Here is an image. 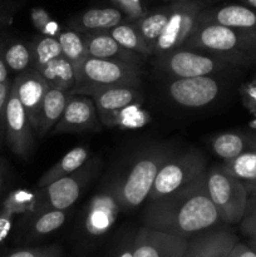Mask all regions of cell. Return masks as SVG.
Segmentation results:
<instances>
[{
	"mask_svg": "<svg viewBox=\"0 0 256 257\" xmlns=\"http://www.w3.org/2000/svg\"><path fill=\"white\" fill-rule=\"evenodd\" d=\"M170 157V148L156 147L136 161L127 176L112 188L120 210H135L147 200L161 167Z\"/></svg>",
	"mask_w": 256,
	"mask_h": 257,
	"instance_id": "obj_3",
	"label": "cell"
},
{
	"mask_svg": "<svg viewBox=\"0 0 256 257\" xmlns=\"http://www.w3.org/2000/svg\"><path fill=\"white\" fill-rule=\"evenodd\" d=\"M4 58L9 70L18 74L32 68L33 55L29 44L14 42L9 45H5Z\"/></svg>",
	"mask_w": 256,
	"mask_h": 257,
	"instance_id": "obj_28",
	"label": "cell"
},
{
	"mask_svg": "<svg viewBox=\"0 0 256 257\" xmlns=\"http://www.w3.org/2000/svg\"><path fill=\"white\" fill-rule=\"evenodd\" d=\"M138 87L135 85H75L68 94L88 95L94 102L100 120L108 127L115 124L120 112L138 100Z\"/></svg>",
	"mask_w": 256,
	"mask_h": 257,
	"instance_id": "obj_7",
	"label": "cell"
},
{
	"mask_svg": "<svg viewBox=\"0 0 256 257\" xmlns=\"http://www.w3.org/2000/svg\"><path fill=\"white\" fill-rule=\"evenodd\" d=\"M4 48H5L4 39L0 38V83L9 80V68H8L7 63H5Z\"/></svg>",
	"mask_w": 256,
	"mask_h": 257,
	"instance_id": "obj_40",
	"label": "cell"
},
{
	"mask_svg": "<svg viewBox=\"0 0 256 257\" xmlns=\"http://www.w3.org/2000/svg\"><path fill=\"white\" fill-rule=\"evenodd\" d=\"M90 173L92 165H83L75 172L40 188L34 200V212L39 215L45 211H65L72 207L90 178Z\"/></svg>",
	"mask_w": 256,
	"mask_h": 257,
	"instance_id": "obj_8",
	"label": "cell"
},
{
	"mask_svg": "<svg viewBox=\"0 0 256 257\" xmlns=\"http://www.w3.org/2000/svg\"><path fill=\"white\" fill-rule=\"evenodd\" d=\"M206 185L208 196L217 208L222 223H240L248 198L242 181L226 172L222 167H213L206 173Z\"/></svg>",
	"mask_w": 256,
	"mask_h": 257,
	"instance_id": "obj_4",
	"label": "cell"
},
{
	"mask_svg": "<svg viewBox=\"0 0 256 257\" xmlns=\"http://www.w3.org/2000/svg\"><path fill=\"white\" fill-rule=\"evenodd\" d=\"M110 35L119 43L122 47L132 50V52L138 53L143 57L148 58L151 54H153L152 49L147 45L145 39L141 35L140 30L137 29L136 24L133 22L131 23H120L115 25L110 30H108Z\"/></svg>",
	"mask_w": 256,
	"mask_h": 257,
	"instance_id": "obj_24",
	"label": "cell"
},
{
	"mask_svg": "<svg viewBox=\"0 0 256 257\" xmlns=\"http://www.w3.org/2000/svg\"><path fill=\"white\" fill-rule=\"evenodd\" d=\"M170 12L171 5L170 7L162 8L160 10H156L153 13H150V14L147 13L143 18L133 22L136 27H137V29L140 30L145 42L152 49V52L155 49L156 42L160 38L163 28L166 27V23H167L168 17H170Z\"/></svg>",
	"mask_w": 256,
	"mask_h": 257,
	"instance_id": "obj_25",
	"label": "cell"
},
{
	"mask_svg": "<svg viewBox=\"0 0 256 257\" xmlns=\"http://www.w3.org/2000/svg\"><path fill=\"white\" fill-rule=\"evenodd\" d=\"M171 99L187 108H201L216 99L220 84L210 75L193 78H177L167 85Z\"/></svg>",
	"mask_w": 256,
	"mask_h": 257,
	"instance_id": "obj_13",
	"label": "cell"
},
{
	"mask_svg": "<svg viewBox=\"0 0 256 257\" xmlns=\"http://www.w3.org/2000/svg\"><path fill=\"white\" fill-rule=\"evenodd\" d=\"M241 231L248 238H256V196L248 195L245 215L240 222Z\"/></svg>",
	"mask_w": 256,
	"mask_h": 257,
	"instance_id": "obj_31",
	"label": "cell"
},
{
	"mask_svg": "<svg viewBox=\"0 0 256 257\" xmlns=\"http://www.w3.org/2000/svg\"><path fill=\"white\" fill-rule=\"evenodd\" d=\"M68 93L65 90L58 89V88L49 87L45 92L43 98L42 109H40L39 125H38L37 137L44 138L52 128L57 124L58 120L62 117L64 112L65 104H67Z\"/></svg>",
	"mask_w": 256,
	"mask_h": 257,
	"instance_id": "obj_20",
	"label": "cell"
},
{
	"mask_svg": "<svg viewBox=\"0 0 256 257\" xmlns=\"http://www.w3.org/2000/svg\"><path fill=\"white\" fill-rule=\"evenodd\" d=\"M206 171V160L196 151L176 157L171 156L163 163L156 177L152 190L148 195V202L177 192L178 190L197 180Z\"/></svg>",
	"mask_w": 256,
	"mask_h": 257,
	"instance_id": "obj_5",
	"label": "cell"
},
{
	"mask_svg": "<svg viewBox=\"0 0 256 257\" xmlns=\"http://www.w3.org/2000/svg\"><path fill=\"white\" fill-rule=\"evenodd\" d=\"M12 83L10 79L0 83V148L5 142V114H7V104L12 89Z\"/></svg>",
	"mask_w": 256,
	"mask_h": 257,
	"instance_id": "obj_34",
	"label": "cell"
},
{
	"mask_svg": "<svg viewBox=\"0 0 256 257\" xmlns=\"http://www.w3.org/2000/svg\"><path fill=\"white\" fill-rule=\"evenodd\" d=\"M38 72L47 80L49 87L65 90L67 93H69L77 83L74 65L64 57L55 58Z\"/></svg>",
	"mask_w": 256,
	"mask_h": 257,
	"instance_id": "obj_23",
	"label": "cell"
},
{
	"mask_svg": "<svg viewBox=\"0 0 256 257\" xmlns=\"http://www.w3.org/2000/svg\"><path fill=\"white\" fill-rule=\"evenodd\" d=\"M124 14L117 8H93L77 15L69 22V27L79 33L108 32L124 22Z\"/></svg>",
	"mask_w": 256,
	"mask_h": 257,
	"instance_id": "obj_19",
	"label": "cell"
},
{
	"mask_svg": "<svg viewBox=\"0 0 256 257\" xmlns=\"http://www.w3.org/2000/svg\"><path fill=\"white\" fill-rule=\"evenodd\" d=\"M58 40L62 47L63 57L69 60L77 69L80 63L88 57L83 33L77 30H65L59 33Z\"/></svg>",
	"mask_w": 256,
	"mask_h": 257,
	"instance_id": "obj_27",
	"label": "cell"
},
{
	"mask_svg": "<svg viewBox=\"0 0 256 257\" xmlns=\"http://www.w3.org/2000/svg\"><path fill=\"white\" fill-rule=\"evenodd\" d=\"M13 85L17 89L18 98L37 135L43 98L49 88V84L38 70L30 68L25 72L19 73L13 80Z\"/></svg>",
	"mask_w": 256,
	"mask_h": 257,
	"instance_id": "obj_15",
	"label": "cell"
},
{
	"mask_svg": "<svg viewBox=\"0 0 256 257\" xmlns=\"http://www.w3.org/2000/svg\"><path fill=\"white\" fill-rule=\"evenodd\" d=\"M48 257H60V251L58 250V251H55L54 253H52V255L50 256H48Z\"/></svg>",
	"mask_w": 256,
	"mask_h": 257,
	"instance_id": "obj_48",
	"label": "cell"
},
{
	"mask_svg": "<svg viewBox=\"0 0 256 257\" xmlns=\"http://www.w3.org/2000/svg\"><path fill=\"white\" fill-rule=\"evenodd\" d=\"M241 2L245 3V4L247 5V7L256 9V0H241Z\"/></svg>",
	"mask_w": 256,
	"mask_h": 257,
	"instance_id": "obj_44",
	"label": "cell"
},
{
	"mask_svg": "<svg viewBox=\"0 0 256 257\" xmlns=\"http://www.w3.org/2000/svg\"><path fill=\"white\" fill-rule=\"evenodd\" d=\"M59 248L57 246H47V247H34L27 248V250H20L12 253L9 257H48Z\"/></svg>",
	"mask_w": 256,
	"mask_h": 257,
	"instance_id": "obj_36",
	"label": "cell"
},
{
	"mask_svg": "<svg viewBox=\"0 0 256 257\" xmlns=\"http://www.w3.org/2000/svg\"><path fill=\"white\" fill-rule=\"evenodd\" d=\"M34 133L12 83L5 114V142L15 156L28 160L34 150Z\"/></svg>",
	"mask_w": 256,
	"mask_h": 257,
	"instance_id": "obj_11",
	"label": "cell"
},
{
	"mask_svg": "<svg viewBox=\"0 0 256 257\" xmlns=\"http://www.w3.org/2000/svg\"><path fill=\"white\" fill-rule=\"evenodd\" d=\"M238 237L225 228H211L188 238L182 257H227Z\"/></svg>",
	"mask_w": 256,
	"mask_h": 257,
	"instance_id": "obj_16",
	"label": "cell"
},
{
	"mask_svg": "<svg viewBox=\"0 0 256 257\" xmlns=\"http://www.w3.org/2000/svg\"><path fill=\"white\" fill-rule=\"evenodd\" d=\"M167 2H175V3H187V2H195V0H167Z\"/></svg>",
	"mask_w": 256,
	"mask_h": 257,
	"instance_id": "obj_47",
	"label": "cell"
},
{
	"mask_svg": "<svg viewBox=\"0 0 256 257\" xmlns=\"http://www.w3.org/2000/svg\"><path fill=\"white\" fill-rule=\"evenodd\" d=\"M253 124H255V125H256V122H255V123H253Z\"/></svg>",
	"mask_w": 256,
	"mask_h": 257,
	"instance_id": "obj_50",
	"label": "cell"
},
{
	"mask_svg": "<svg viewBox=\"0 0 256 257\" xmlns=\"http://www.w3.org/2000/svg\"><path fill=\"white\" fill-rule=\"evenodd\" d=\"M20 4V0H5L0 3V32L10 24L15 13L19 10Z\"/></svg>",
	"mask_w": 256,
	"mask_h": 257,
	"instance_id": "obj_35",
	"label": "cell"
},
{
	"mask_svg": "<svg viewBox=\"0 0 256 257\" xmlns=\"http://www.w3.org/2000/svg\"><path fill=\"white\" fill-rule=\"evenodd\" d=\"M230 63L216 55H203L193 49H175L158 55L157 68L176 78H193L211 75L225 69Z\"/></svg>",
	"mask_w": 256,
	"mask_h": 257,
	"instance_id": "obj_9",
	"label": "cell"
},
{
	"mask_svg": "<svg viewBox=\"0 0 256 257\" xmlns=\"http://www.w3.org/2000/svg\"><path fill=\"white\" fill-rule=\"evenodd\" d=\"M50 20H52L50 19V15L43 8H34L32 10V22L39 32L44 30V28L47 27Z\"/></svg>",
	"mask_w": 256,
	"mask_h": 257,
	"instance_id": "obj_37",
	"label": "cell"
},
{
	"mask_svg": "<svg viewBox=\"0 0 256 257\" xmlns=\"http://www.w3.org/2000/svg\"><path fill=\"white\" fill-rule=\"evenodd\" d=\"M75 85H140L141 65L87 57L75 69Z\"/></svg>",
	"mask_w": 256,
	"mask_h": 257,
	"instance_id": "obj_6",
	"label": "cell"
},
{
	"mask_svg": "<svg viewBox=\"0 0 256 257\" xmlns=\"http://www.w3.org/2000/svg\"><path fill=\"white\" fill-rule=\"evenodd\" d=\"M201 5L196 2L175 3L171 5L170 17L153 49V54L162 55L178 49L187 40L197 25Z\"/></svg>",
	"mask_w": 256,
	"mask_h": 257,
	"instance_id": "obj_10",
	"label": "cell"
},
{
	"mask_svg": "<svg viewBox=\"0 0 256 257\" xmlns=\"http://www.w3.org/2000/svg\"><path fill=\"white\" fill-rule=\"evenodd\" d=\"M221 167L241 181H256V151L242 153L238 157L225 162Z\"/></svg>",
	"mask_w": 256,
	"mask_h": 257,
	"instance_id": "obj_29",
	"label": "cell"
},
{
	"mask_svg": "<svg viewBox=\"0 0 256 257\" xmlns=\"http://www.w3.org/2000/svg\"><path fill=\"white\" fill-rule=\"evenodd\" d=\"M242 94H243V102L247 105L248 109L256 114V84L252 82L250 84H246L242 87Z\"/></svg>",
	"mask_w": 256,
	"mask_h": 257,
	"instance_id": "obj_38",
	"label": "cell"
},
{
	"mask_svg": "<svg viewBox=\"0 0 256 257\" xmlns=\"http://www.w3.org/2000/svg\"><path fill=\"white\" fill-rule=\"evenodd\" d=\"M88 158H89V150H88L87 147L78 146V147L73 148V150L69 151L62 160L58 161L54 166H52V167L40 177L39 182H38V187L43 188L45 187V186L50 185L52 182H54V181L60 180V178L75 172V171L79 170L83 165H85Z\"/></svg>",
	"mask_w": 256,
	"mask_h": 257,
	"instance_id": "obj_21",
	"label": "cell"
},
{
	"mask_svg": "<svg viewBox=\"0 0 256 257\" xmlns=\"http://www.w3.org/2000/svg\"><path fill=\"white\" fill-rule=\"evenodd\" d=\"M88 57L112 59L141 65L146 57L122 47L108 32L83 33Z\"/></svg>",
	"mask_w": 256,
	"mask_h": 257,
	"instance_id": "obj_17",
	"label": "cell"
},
{
	"mask_svg": "<svg viewBox=\"0 0 256 257\" xmlns=\"http://www.w3.org/2000/svg\"><path fill=\"white\" fill-rule=\"evenodd\" d=\"M113 257H135L133 256V238L131 241H124L120 243L118 251Z\"/></svg>",
	"mask_w": 256,
	"mask_h": 257,
	"instance_id": "obj_41",
	"label": "cell"
},
{
	"mask_svg": "<svg viewBox=\"0 0 256 257\" xmlns=\"http://www.w3.org/2000/svg\"><path fill=\"white\" fill-rule=\"evenodd\" d=\"M183 47L210 52L230 64H247L256 59V30L197 23Z\"/></svg>",
	"mask_w": 256,
	"mask_h": 257,
	"instance_id": "obj_2",
	"label": "cell"
},
{
	"mask_svg": "<svg viewBox=\"0 0 256 257\" xmlns=\"http://www.w3.org/2000/svg\"><path fill=\"white\" fill-rule=\"evenodd\" d=\"M197 23H216L236 29L256 30V9L247 5H225L201 12Z\"/></svg>",
	"mask_w": 256,
	"mask_h": 257,
	"instance_id": "obj_18",
	"label": "cell"
},
{
	"mask_svg": "<svg viewBox=\"0 0 256 257\" xmlns=\"http://www.w3.org/2000/svg\"><path fill=\"white\" fill-rule=\"evenodd\" d=\"M100 131L99 119L94 102L88 95L68 94L67 104L62 117L52 128L49 135Z\"/></svg>",
	"mask_w": 256,
	"mask_h": 257,
	"instance_id": "obj_12",
	"label": "cell"
},
{
	"mask_svg": "<svg viewBox=\"0 0 256 257\" xmlns=\"http://www.w3.org/2000/svg\"><path fill=\"white\" fill-rule=\"evenodd\" d=\"M65 218H67L65 212L60 210H50L39 213L33 225V232L38 236L49 235L62 227L63 223L65 222Z\"/></svg>",
	"mask_w": 256,
	"mask_h": 257,
	"instance_id": "obj_30",
	"label": "cell"
},
{
	"mask_svg": "<svg viewBox=\"0 0 256 257\" xmlns=\"http://www.w3.org/2000/svg\"><path fill=\"white\" fill-rule=\"evenodd\" d=\"M188 238L141 227L133 237L135 257H182Z\"/></svg>",
	"mask_w": 256,
	"mask_h": 257,
	"instance_id": "obj_14",
	"label": "cell"
},
{
	"mask_svg": "<svg viewBox=\"0 0 256 257\" xmlns=\"http://www.w3.org/2000/svg\"><path fill=\"white\" fill-rule=\"evenodd\" d=\"M227 257H256V251L248 243H243L238 241L232 250L230 251Z\"/></svg>",
	"mask_w": 256,
	"mask_h": 257,
	"instance_id": "obj_39",
	"label": "cell"
},
{
	"mask_svg": "<svg viewBox=\"0 0 256 257\" xmlns=\"http://www.w3.org/2000/svg\"><path fill=\"white\" fill-rule=\"evenodd\" d=\"M110 2L124 14L130 22H136L147 14L143 8L142 0H110Z\"/></svg>",
	"mask_w": 256,
	"mask_h": 257,
	"instance_id": "obj_32",
	"label": "cell"
},
{
	"mask_svg": "<svg viewBox=\"0 0 256 257\" xmlns=\"http://www.w3.org/2000/svg\"><path fill=\"white\" fill-rule=\"evenodd\" d=\"M211 146L213 152L227 162L242 153L256 151V140L241 133H222L213 138Z\"/></svg>",
	"mask_w": 256,
	"mask_h": 257,
	"instance_id": "obj_22",
	"label": "cell"
},
{
	"mask_svg": "<svg viewBox=\"0 0 256 257\" xmlns=\"http://www.w3.org/2000/svg\"><path fill=\"white\" fill-rule=\"evenodd\" d=\"M252 83H253V84H256V79H255V80H253V82H252Z\"/></svg>",
	"mask_w": 256,
	"mask_h": 257,
	"instance_id": "obj_49",
	"label": "cell"
},
{
	"mask_svg": "<svg viewBox=\"0 0 256 257\" xmlns=\"http://www.w3.org/2000/svg\"><path fill=\"white\" fill-rule=\"evenodd\" d=\"M242 182L247 190L248 195L256 196V181H242Z\"/></svg>",
	"mask_w": 256,
	"mask_h": 257,
	"instance_id": "obj_43",
	"label": "cell"
},
{
	"mask_svg": "<svg viewBox=\"0 0 256 257\" xmlns=\"http://www.w3.org/2000/svg\"><path fill=\"white\" fill-rule=\"evenodd\" d=\"M247 243L251 246V247L253 248V250L256 251V238H248Z\"/></svg>",
	"mask_w": 256,
	"mask_h": 257,
	"instance_id": "obj_46",
	"label": "cell"
},
{
	"mask_svg": "<svg viewBox=\"0 0 256 257\" xmlns=\"http://www.w3.org/2000/svg\"><path fill=\"white\" fill-rule=\"evenodd\" d=\"M3 178H4V172H3V166L0 163V192H2L3 188Z\"/></svg>",
	"mask_w": 256,
	"mask_h": 257,
	"instance_id": "obj_45",
	"label": "cell"
},
{
	"mask_svg": "<svg viewBox=\"0 0 256 257\" xmlns=\"http://www.w3.org/2000/svg\"><path fill=\"white\" fill-rule=\"evenodd\" d=\"M32 200L33 195L24 192V191H17V192L12 193V196L5 202V211L10 212L12 215L14 212H22V211L27 210Z\"/></svg>",
	"mask_w": 256,
	"mask_h": 257,
	"instance_id": "obj_33",
	"label": "cell"
},
{
	"mask_svg": "<svg viewBox=\"0 0 256 257\" xmlns=\"http://www.w3.org/2000/svg\"><path fill=\"white\" fill-rule=\"evenodd\" d=\"M29 45L33 55L32 68L35 70H40L55 58L63 57L59 40L52 35H42L35 38Z\"/></svg>",
	"mask_w": 256,
	"mask_h": 257,
	"instance_id": "obj_26",
	"label": "cell"
},
{
	"mask_svg": "<svg viewBox=\"0 0 256 257\" xmlns=\"http://www.w3.org/2000/svg\"><path fill=\"white\" fill-rule=\"evenodd\" d=\"M206 173L207 171L177 192L148 202L143 213V226L190 238L222 223L208 196Z\"/></svg>",
	"mask_w": 256,
	"mask_h": 257,
	"instance_id": "obj_1",
	"label": "cell"
},
{
	"mask_svg": "<svg viewBox=\"0 0 256 257\" xmlns=\"http://www.w3.org/2000/svg\"><path fill=\"white\" fill-rule=\"evenodd\" d=\"M10 217H12V213L8 212L4 210V212L0 215V241L7 236L8 231L10 227Z\"/></svg>",
	"mask_w": 256,
	"mask_h": 257,
	"instance_id": "obj_42",
	"label": "cell"
}]
</instances>
